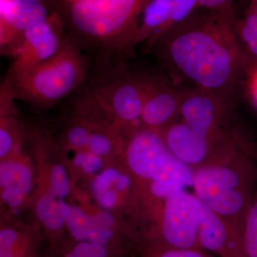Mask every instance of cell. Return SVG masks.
<instances>
[{
	"label": "cell",
	"instance_id": "7a4b0ae2",
	"mask_svg": "<svg viewBox=\"0 0 257 257\" xmlns=\"http://www.w3.org/2000/svg\"><path fill=\"white\" fill-rule=\"evenodd\" d=\"M147 0H74L67 5L69 36L83 49L103 54L135 46L140 15Z\"/></svg>",
	"mask_w": 257,
	"mask_h": 257
},
{
	"label": "cell",
	"instance_id": "9c48e42d",
	"mask_svg": "<svg viewBox=\"0 0 257 257\" xmlns=\"http://www.w3.org/2000/svg\"><path fill=\"white\" fill-rule=\"evenodd\" d=\"M233 100L192 88H183L181 120L198 133L217 138L229 135Z\"/></svg>",
	"mask_w": 257,
	"mask_h": 257
},
{
	"label": "cell",
	"instance_id": "4fadbf2b",
	"mask_svg": "<svg viewBox=\"0 0 257 257\" xmlns=\"http://www.w3.org/2000/svg\"><path fill=\"white\" fill-rule=\"evenodd\" d=\"M0 42L3 49L22 32L50 16L45 3L0 0Z\"/></svg>",
	"mask_w": 257,
	"mask_h": 257
},
{
	"label": "cell",
	"instance_id": "8d00e7d4",
	"mask_svg": "<svg viewBox=\"0 0 257 257\" xmlns=\"http://www.w3.org/2000/svg\"><path fill=\"white\" fill-rule=\"evenodd\" d=\"M233 0H199L198 10H217L232 4Z\"/></svg>",
	"mask_w": 257,
	"mask_h": 257
},
{
	"label": "cell",
	"instance_id": "f1b7e54d",
	"mask_svg": "<svg viewBox=\"0 0 257 257\" xmlns=\"http://www.w3.org/2000/svg\"><path fill=\"white\" fill-rule=\"evenodd\" d=\"M242 89L257 109V63H251L243 80Z\"/></svg>",
	"mask_w": 257,
	"mask_h": 257
},
{
	"label": "cell",
	"instance_id": "277c9868",
	"mask_svg": "<svg viewBox=\"0 0 257 257\" xmlns=\"http://www.w3.org/2000/svg\"><path fill=\"white\" fill-rule=\"evenodd\" d=\"M253 179L249 160L237 152L224 162L194 170L192 185L203 204L243 234L253 201Z\"/></svg>",
	"mask_w": 257,
	"mask_h": 257
},
{
	"label": "cell",
	"instance_id": "44dd1931",
	"mask_svg": "<svg viewBox=\"0 0 257 257\" xmlns=\"http://www.w3.org/2000/svg\"><path fill=\"white\" fill-rule=\"evenodd\" d=\"M172 15H171L170 25L167 31L184 23L199 9V0H172Z\"/></svg>",
	"mask_w": 257,
	"mask_h": 257
},
{
	"label": "cell",
	"instance_id": "1f68e13d",
	"mask_svg": "<svg viewBox=\"0 0 257 257\" xmlns=\"http://www.w3.org/2000/svg\"><path fill=\"white\" fill-rule=\"evenodd\" d=\"M96 200L101 207L110 209L117 204L118 194L116 190L107 189L95 194Z\"/></svg>",
	"mask_w": 257,
	"mask_h": 257
},
{
	"label": "cell",
	"instance_id": "60d3db41",
	"mask_svg": "<svg viewBox=\"0 0 257 257\" xmlns=\"http://www.w3.org/2000/svg\"><path fill=\"white\" fill-rule=\"evenodd\" d=\"M64 3H71V2H73V1H74V0H64Z\"/></svg>",
	"mask_w": 257,
	"mask_h": 257
},
{
	"label": "cell",
	"instance_id": "836d02e7",
	"mask_svg": "<svg viewBox=\"0 0 257 257\" xmlns=\"http://www.w3.org/2000/svg\"><path fill=\"white\" fill-rule=\"evenodd\" d=\"M20 239V234L16 230L6 228L0 231V250L10 249Z\"/></svg>",
	"mask_w": 257,
	"mask_h": 257
},
{
	"label": "cell",
	"instance_id": "d6986e66",
	"mask_svg": "<svg viewBox=\"0 0 257 257\" xmlns=\"http://www.w3.org/2000/svg\"><path fill=\"white\" fill-rule=\"evenodd\" d=\"M145 257H215L200 248H176L151 245Z\"/></svg>",
	"mask_w": 257,
	"mask_h": 257
},
{
	"label": "cell",
	"instance_id": "5bb4252c",
	"mask_svg": "<svg viewBox=\"0 0 257 257\" xmlns=\"http://www.w3.org/2000/svg\"><path fill=\"white\" fill-rule=\"evenodd\" d=\"M172 0H147L139 21L135 45L147 47L167 31L172 15Z\"/></svg>",
	"mask_w": 257,
	"mask_h": 257
},
{
	"label": "cell",
	"instance_id": "e575fe53",
	"mask_svg": "<svg viewBox=\"0 0 257 257\" xmlns=\"http://www.w3.org/2000/svg\"><path fill=\"white\" fill-rule=\"evenodd\" d=\"M56 198L57 197L52 192L45 194L38 201L36 206V213L40 220H44L52 204L57 200Z\"/></svg>",
	"mask_w": 257,
	"mask_h": 257
},
{
	"label": "cell",
	"instance_id": "4dcf8cb0",
	"mask_svg": "<svg viewBox=\"0 0 257 257\" xmlns=\"http://www.w3.org/2000/svg\"><path fill=\"white\" fill-rule=\"evenodd\" d=\"M15 164L14 161H5L0 166V184L2 188L15 182Z\"/></svg>",
	"mask_w": 257,
	"mask_h": 257
},
{
	"label": "cell",
	"instance_id": "7402d4cb",
	"mask_svg": "<svg viewBox=\"0 0 257 257\" xmlns=\"http://www.w3.org/2000/svg\"><path fill=\"white\" fill-rule=\"evenodd\" d=\"M52 192L60 199L68 197L71 192L70 182L67 171L63 166L56 165L51 171Z\"/></svg>",
	"mask_w": 257,
	"mask_h": 257
},
{
	"label": "cell",
	"instance_id": "83f0119b",
	"mask_svg": "<svg viewBox=\"0 0 257 257\" xmlns=\"http://www.w3.org/2000/svg\"><path fill=\"white\" fill-rule=\"evenodd\" d=\"M15 184L18 186L25 195L30 192L32 187V175L28 166L16 162Z\"/></svg>",
	"mask_w": 257,
	"mask_h": 257
},
{
	"label": "cell",
	"instance_id": "5b68a950",
	"mask_svg": "<svg viewBox=\"0 0 257 257\" xmlns=\"http://www.w3.org/2000/svg\"><path fill=\"white\" fill-rule=\"evenodd\" d=\"M161 133L171 154L193 170L224 162L238 152L230 135L210 138L182 120H177Z\"/></svg>",
	"mask_w": 257,
	"mask_h": 257
},
{
	"label": "cell",
	"instance_id": "7c38bea8",
	"mask_svg": "<svg viewBox=\"0 0 257 257\" xmlns=\"http://www.w3.org/2000/svg\"><path fill=\"white\" fill-rule=\"evenodd\" d=\"M199 240L200 247L215 257H247L242 232L202 202Z\"/></svg>",
	"mask_w": 257,
	"mask_h": 257
},
{
	"label": "cell",
	"instance_id": "484cf974",
	"mask_svg": "<svg viewBox=\"0 0 257 257\" xmlns=\"http://www.w3.org/2000/svg\"><path fill=\"white\" fill-rule=\"evenodd\" d=\"M121 175V172L119 170L114 168L108 169L101 172L93 182L92 189L94 194L110 189L111 186H114L115 182Z\"/></svg>",
	"mask_w": 257,
	"mask_h": 257
},
{
	"label": "cell",
	"instance_id": "ac0fdd59",
	"mask_svg": "<svg viewBox=\"0 0 257 257\" xmlns=\"http://www.w3.org/2000/svg\"><path fill=\"white\" fill-rule=\"evenodd\" d=\"M66 224L71 236L77 242L86 241L87 231L90 227L91 216L79 208H72Z\"/></svg>",
	"mask_w": 257,
	"mask_h": 257
},
{
	"label": "cell",
	"instance_id": "ba28073f",
	"mask_svg": "<svg viewBox=\"0 0 257 257\" xmlns=\"http://www.w3.org/2000/svg\"><path fill=\"white\" fill-rule=\"evenodd\" d=\"M145 87L146 74H132L121 69L88 89L120 121L138 128L141 124Z\"/></svg>",
	"mask_w": 257,
	"mask_h": 257
},
{
	"label": "cell",
	"instance_id": "f35d334b",
	"mask_svg": "<svg viewBox=\"0 0 257 257\" xmlns=\"http://www.w3.org/2000/svg\"><path fill=\"white\" fill-rule=\"evenodd\" d=\"M85 152H79L76 155V157H74V163L77 167H82L84 160V157H85Z\"/></svg>",
	"mask_w": 257,
	"mask_h": 257
},
{
	"label": "cell",
	"instance_id": "2e32d148",
	"mask_svg": "<svg viewBox=\"0 0 257 257\" xmlns=\"http://www.w3.org/2000/svg\"><path fill=\"white\" fill-rule=\"evenodd\" d=\"M234 28L245 55L251 63H257V11L251 3L243 18L237 17Z\"/></svg>",
	"mask_w": 257,
	"mask_h": 257
},
{
	"label": "cell",
	"instance_id": "e0dca14e",
	"mask_svg": "<svg viewBox=\"0 0 257 257\" xmlns=\"http://www.w3.org/2000/svg\"><path fill=\"white\" fill-rule=\"evenodd\" d=\"M242 238L246 256L257 257V194L245 219Z\"/></svg>",
	"mask_w": 257,
	"mask_h": 257
},
{
	"label": "cell",
	"instance_id": "9a60e30c",
	"mask_svg": "<svg viewBox=\"0 0 257 257\" xmlns=\"http://www.w3.org/2000/svg\"><path fill=\"white\" fill-rule=\"evenodd\" d=\"M194 170L179 162L173 169L160 179L151 182L150 192L154 197L163 200L177 193L185 191L192 184Z\"/></svg>",
	"mask_w": 257,
	"mask_h": 257
},
{
	"label": "cell",
	"instance_id": "52a82bcc",
	"mask_svg": "<svg viewBox=\"0 0 257 257\" xmlns=\"http://www.w3.org/2000/svg\"><path fill=\"white\" fill-rule=\"evenodd\" d=\"M202 202L182 191L164 202L160 239L154 245L176 248H200L199 240Z\"/></svg>",
	"mask_w": 257,
	"mask_h": 257
},
{
	"label": "cell",
	"instance_id": "8fae6325",
	"mask_svg": "<svg viewBox=\"0 0 257 257\" xmlns=\"http://www.w3.org/2000/svg\"><path fill=\"white\" fill-rule=\"evenodd\" d=\"M182 92L183 88L168 76L146 74L141 124L145 128L162 132L177 121L180 114Z\"/></svg>",
	"mask_w": 257,
	"mask_h": 257
},
{
	"label": "cell",
	"instance_id": "74e56055",
	"mask_svg": "<svg viewBox=\"0 0 257 257\" xmlns=\"http://www.w3.org/2000/svg\"><path fill=\"white\" fill-rule=\"evenodd\" d=\"M132 185V179L126 174H121L116 182H115V190L117 192H124L130 189Z\"/></svg>",
	"mask_w": 257,
	"mask_h": 257
},
{
	"label": "cell",
	"instance_id": "b9f144b4",
	"mask_svg": "<svg viewBox=\"0 0 257 257\" xmlns=\"http://www.w3.org/2000/svg\"><path fill=\"white\" fill-rule=\"evenodd\" d=\"M249 1H256V0H249Z\"/></svg>",
	"mask_w": 257,
	"mask_h": 257
},
{
	"label": "cell",
	"instance_id": "30bf717a",
	"mask_svg": "<svg viewBox=\"0 0 257 257\" xmlns=\"http://www.w3.org/2000/svg\"><path fill=\"white\" fill-rule=\"evenodd\" d=\"M126 158L135 175L150 182L168 173L179 162L171 154L162 133L147 128L133 134Z\"/></svg>",
	"mask_w": 257,
	"mask_h": 257
},
{
	"label": "cell",
	"instance_id": "f546056e",
	"mask_svg": "<svg viewBox=\"0 0 257 257\" xmlns=\"http://www.w3.org/2000/svg\"><path fill=\"white\" fill-rule=\"evenodd\" d=\"M25 194L15 184H11L3 188L2 197L5 204L13 209H17L23 204Z\"/></svg>",
	"mask_w": 257,
	"mask_h": 257
},
{
	"label": "cell",
	"instance_id": "8992f818",
	"mask_svg": "<svg viewBox=\"0 0 257 257\" xmlns=\"http://www.w3.org/2000/svg\"><path fill=\"white\" fill-rule=\"evenodd\" d=\"M63 28L60 15L52 14L15 37L4 48L12 59L9 74L28 70L55 56L65 40Z\"/></svg>",
	"mask_w": 257,
	"mask_h": 257
},
{
	"label": "cell",
	"instance_id": "3957f363",
	"mask_svg": "<svg viewBox=\"0 0 257 257\" xmlns=\"http://www.w3.org/2000/svg\"><path fill=\"white\" fill-rule=\"evenodd\" d=\"M89 62L68 37L60 51L32 68L8 74L4 90L12 98L36 104H51L77 90L85 82Z\"/></svg>",
	"mask_w": 257,
	"mask_h": 257
},
{
	"label": "cell",
	"instance_id": "d590c367",
	"mask_svg": "<svg viewBox=\"0 0 257 257\" xmlns=\"http://www.w3.org/2000/svg\"><path fill=\"white\" fill-rule=\"evenodd\" d=\"M14 145V140L9 130L2 126L0 130V157H5L11 151Z\"/></svg>",
	"mask_w": 257,
	"mask_h": 257
},
{
	"label": "cell",
	"instance_id": "4316f807",
	"mask_svg": "<svg viewBox=\"0 0 257 257\" xmlns=\"http://www.w3.org/2000/svg\"><path fill=\"white\" fill-rule=\"evenodd\" d=\"M91 133L89 128L83 125H76L69 128L67 139L69 145L74 148L82 149L87 146Z\"/></svg>",
	"mask_w": 257,
	"mask_h": 257
},
{
	"label": "cell",
	"instance_id": "603a6c76",
	"mask_svg": "<svg viewBox=\"0 0 257 257\" xmlns=\"http://www.w3.org/2000/svg\"><path fill=\"white\" fill-rule=\"evenodd\" d=\"M112 146V141L107 135L101 133H92L87 147L89 152L102 157L108 155L111 151Z\"/></svg>",
	"mask_w": 257,
	"mask_h": 257
},
{
	"label": "cell",
	"instance_id": "ab89813d",
	"mask_svg": "<svg viewBox=\"0 0 257 257\" xmlns=\"http://www.w3.org/2000/svg\"><path fill=\"white\" fill-rule=\"evenodd\" d=\"M22 1L33 3H45V0H22Z\"/></svg>",
	"mask_w": 257,
	"mask_h": 257
},
{
	"label": "cell",
	"instance_id": "6da1fadb",
	"mask_svg": "<svg viewBox=\"0 0 257 257\" xmlns=\"http://www.w3.org/2000/svg\"><path fill=\"white\" fill-rule=\"evenodd\" d=\"M237 17L232 4L198 10L158 37L147 50L153 51L177 85L234 101L251 64L235 32Z\"/></svg>",
	"mask_w": 257,
	"mask_h": 257
},
{
	"label": "cell",
	"instance_id": "ffe728a7",
	"mask_svg": "<svg viewBox=\"0 0 257 257\" xmlns=\"http://www.w3.org/2000/svg\"><path fill=\"white\" fill-rule=\"evenodd\" d=\"M72 208L64 199L56 200L42 222L47 229L57 231L67 223Z\"/></svg>",
	"mask_w": 257,
	"mask_h": 257
},
{
	"label": "cell",
	"instance_id": "d4e9b609",
	"mask_svg": "<svg viewBox=\"0 0 257 257\" xmlns=\"http://www.w3.org/2000/svg\"><path fill=\"white\" fill-rule=\"evenodd\" d=\"M72 251L78 257H108L109 254L106 246L88 241H79Z\"/></svg>",
	"mask_w": 257,
	"mask_h": 257
},
{
	"label": "cell",
	"instance_id": "cb8c5ba5",
	"mask_svg": "<svg viewBox=\"0 0 257 257\" xmlns=\"http://www.w3.org/2000/svg\"><path fill=\"white\" fill-rule=\"evenodd\" d=\"M114 233L113 229L93 224L91 221L90 227L88 230L86 241L88 242L98 243V244L107 246L111 239L114 238Z\"/></svg>",
	"mask_w": 257,
	"mask_h": 257
},
{
	"label": "cell",
	"instance_id": "d6a6232c",
	"mask_svg": "<svg viewBox=\"0 0 257 257\" xmlns=\"http://www.w3.org/2000/svg\"><path fill=\"white\" fill-rule=\"evenodd\" d=\"M103 162L100 156L88 151L85 153L82 168L88 174H94L100 170Z\"/></svg>",
	"mask_w": 257,
	"mask_h": 257
}]
</instances>
